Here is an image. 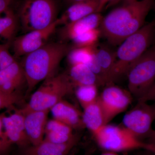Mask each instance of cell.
<instances>
[{"instance_id": "6da1fadb", "label": "cell", "mask_w": 155, "mask_h": 155, "mask_svg": "<svg viewBox=\"0 0 155 155\" xmlns=\"http://www.w3.org/2000/svg\"><path fill=\"white\" fill-rule=\"evenodd\" d=\"M153 0L125 2L103 17L100 25L101 34L114 45L123 41L144 25Z\"/></svg>"}, {"instance_id": "7a4b0ae2", "label": "cell", "mask_w": 155, "mask_h": 155, "mask_svg": "<svg viewBox=\"0 0 155 155\" xmlns=\"http://www.w3.org/2000/svg\"><path fill=\"white\" fill-rule=\"evenodd\" d=\"M70 50L69 46L62 42H48L24 57L21 64L27 87V94L40 82L55 74L62 59Z\"/></svg>"}, {"instance_id": "3957f363", "label": "cell", "mask_w": 155, "mask_h": 155, "mask_svg": "<svg viewBox=\"0 0 155 155\" xmlns=\"http://www.w3.org/2000/svg\"><path fill=\"white\" fill-rule=\"evenodd\" d=\"M155 23L146 24L138 31L125 39L116 52L113 81L126 75L129 68L147 51L153 38Z\"/></svg>"}, {"instance_id": "277c9868", "label": "cell", "mask_w": 155, "mask_h": 155, "mask_svg": "<svg viewBox=\"0 0 155 155\" xmlns=\"http://www.w3.org/2000/svg\"><path fill=\"white\" fill-rule=\"evenodd\" d=\"M75 88L67 72L54 74L44 81L31 95L27 104L20 109L23 114L32 111H50Z\"/></svg>"}, {"instance_id": "5b68a950", "label": "cell", "mask_w": 155, "mask_h": 155, "mask_svg": "<svg viewBox=\"0 0 155 155\" xmlns=\"http://www.w3.org/2000/svg\"><path fill=\"white\" fill-rule=\"evenodd\" d=\"M104 151L119 153L135 150L155 152V146L142 140L123 126L107 124L93 135Z\"/></svg>"}, {"instance_id": "8992f818", "label": "cell", "mask_w": 155, "mask_h": 155, "mask_svg": "<svg viewBox=\"0 0 155 155\" xmlns=\"http://www.w3.org/2000/svg\"><path fill=\"white\" fill-rule=\"evenodd\" d=\"M57 14L54 0H24L18 17L25 33L47 28L58 19Z\"/></svg>"}, {"instance_id": "52a82bcc", "label": "cell", "mask_w": 155, "mask_h": 155, "mask_svg": "<svg viewBox=\"0 0 155 155\" xmlns=\"http://www.w3.org/2000/svg\"><path fill=\"white\" fill-rule=\"evenodd\" d=\"M126 75L128 91L137 101L148 92L155 82V48L147 50L129 68Z\"/></svg>"}, {"instance_id": "ba28073f", "label": "cell", "mask_w": 155, "mask_h": 155, "mask_svg": "<svg viewBox=\"0 0 155 155\" xmlns=\"http://www.w3.org/2000/svg\"><path fill=\"white\" fill-rule=\"evenodd\" d=\"M155 120V110L153 105L137 101V104L124 115L122 126L143 140L144 138L147 139L152 132V124Z\"/></svg>"}, {"instance_id": "9c48e42d", "label": "cell", "mask_w": 155, "mask_h": 155, "mask_svg": "<svg viewBox=\"0 0 155 155\" xmlns=\"http://www.w3.org/2000/svg\"><path fill=\"white\" fill-rule=\"evenodd\" d=\"M132 97L128 90L113 83L106 86L98 98L106 124L127 110L131 104Z\"/></svg>"}, {"instance_id": "30bf717a", "label": "cell", "mask_w": 155, "mask_h": 155, "mask_svg": "<svg viewBox=\"0 0 155 155\" xmlns=\"http://www.w3.org/2000/svg\"><path fill=\"white\" fill-rule=\"evenodd\" d=\"M59 25L60 22L58 18L47 28L31 31L14 38L12 42L14 57L16 59L25 57L44 46Z\"/></svg>"}, {"instance_id": "8fae6325", "label": "cell", "mask_w": 155, "mask_h": 155, "mask_svg": "<svg viewBox=\"0 0 155 155\" xmlns=\"http://www.w3.org/2000/svg\"><path fill=\"white\" fill-rule=\"evenodd\" d=\"M4 130L11 144L24 149L31 145L26 134L24 122V115L20 110L13 113L2 114Z\"/></svg>"}, {"instance_id": "7c38bea8", "label": "cell", "mask_w": 155, "mask_h": 155, "mask_svg": "<svg viewBox=\"0 0 155 155\" xmlns=\"http://www.w3.org/2000/svg\"><path fill=\"white\" fill-rule=\"evenodd\" d=\"M50 111H32L23 114L26 134L31 145L41 142L45 138Z\"/></svg>"}, {"instance_id": "4fadbf2b", "label": "cell", "mask_w": 155, "mask_h": 155, "mask_svg": "<svg viewBox=\"0 0 155 155\" xmlns=\"http://www.w3.org/2000/svg\"><path fill=\"white\" fill-rule=\"evenodd\" d=\"M79 137L75 134L70 141L56 143L44 139L38 144L23 149L22 155H68L78 143Z\"/></svg>"}, {"instance_id": "5bb4252c", "label": "cell", "mask_w": 155, "mask_h": 155, "mask_svg": "<svg viewBox=\"0 0 155 155\" xmlns=\"http://www.w3.org/2000/svg\"><path fill=\"white\" fill-rule=\"evenodd\" d=\"M50 111L53 119L61 121L72 129L84 127L82 121V113L67 101L63 99L60 101L51 108Z\"/></svg>"}, {"instance_id": "9a60e30c", "label": "cell", "mask_w": 155, "mask_h": 155, "mask_svg": "<svg viewBox=\"0 0 155 155\" xmlns=\"http://www.w3.org/2000/svg\"><path fill=\"white\" fill-rule=\"evenodd\" d=\"M24 81H25L23 67L17 61L0 71V90L7 93H16Z\"/></svg>"}, {"instance_id": "2e32d148", "label": "cell", "mask_w": 155, "mask_h": 155, "mask_svg": "<svg viewBox=\"0 0 155 155\" xmlns=\"http://www.w3.org/2000/svg\"><path fill=\"white\" fill-rule=\"evenodd\" d=\"M103 17L101 13H94L75 22L64 25L61 35L64 39L72 40L75 36L88 31L97 28Z\"/></svg>"}, {"instance_id": "e0dca14e", "label": "cell", "mask_w": 155, "mask_h": 155, "mask_svg": "<svg viewBox=\"0 0 155 155\" xmlns=\"http://www.w3.org/2000/svg\"><path fill=\"white\" fill-rule=\"evenodd\" d=\"M99 0H86L69 5L59 19L60 25H67L94 13H97Z\"/></svg>"}, {"instance_id": "ac0fdd59", "label": "cell", "mask_w": 155, "mask_h": 155, "mask_svg": "<svg viewBox=\"0 0 155 155\" xmlns=\"http://www.w3.org/2000/svg\"><path fill=\"white\" fill-rule=\"evenodd\" d=\"M82 121L84 127L87 128L92 135L107 125L98 100L96 102L83 109Z\"/></svg>"}, {"instance_id": "d6986e66", "label": "cell", "mask_w": 155, "mask_h": 155, "mask_svg": "<svg viewBox=\"0 0 155 155\" xmlns=\"http://www.w3.org/2000/svg\"><path fill=\"white\" fill-rule=\"evenodd\" d=\"M67 74L75 88L81 85H99L97 76L86 64H76L70 66Z\"/></svg>"}, {"instance_id": "ffe728a7", "label": "cell", "mask_w": 155, "mask_h": 155, "mask_svg": "<svg viewBox=\"0 0 155 155\" xmlns=\"http://www.w3.org/2000/svg\"><path fill=\"white\" fill-rule=\"evenodd\" d=\"M94 51L107 85L114 82L113 73L116 63V52L111 51L107 48L94 47Z\"/></svg>"}, {"instance_id": "44dd1931", "label": "cell", "mask_w": 155, "mask_h": 155, "mask_svg": "<svg viewBox=\"0 0 155 155\" xmlns=\"http://www.w3.org/2000/svg\"><path fill=\"white\" fill-rule=\"evenodd\" d=\"M5 14L3 17L0 16V37L10 42L15 38L19 24V19L11 9Z\"/></svg>"}, {"instance_id": "7402d4cb", "label": "cell", "mask_w": 155, "mask_h": 155, "mask_svg": "<svg viewBox=\"0 0 155 155\" xmlns=\"http://www.w3.org/2000/svg\"><path fill=\"white\" fill-rule=\"evenodd\" d=\"M75 88V96L83 109L97 101L99 95L97 85H81Z\"/></svg>"}, {"instance_id": "603a6c76", "label": "cell", "mask_w": 155, "mask_h": 155, "mask_svg": "<svg viewBox=\"0 0 155 155\" xmlns=\"http://www.w3.org/2000/svg\"><path fill=\"white\" fill-rule=\"evenodd\" d=\"M94 47H75L70 50L67 58L70 65L87 64L91 58Z\"/></svg>"}, {"instance_id": "cb8c5ba5", "label": "cell", "mask_w": 155, "mask_h": 155, "mask_svg": "<svg viewBox=\"0 0 155 155\" xmlns=\"http://www.w3.org/2000/svg\"><path fill=\"white\" fill-rule=\"evenodd\" d=\"M101 34L100 29L96 28L78 35L71 40L75 45V47H94Z\"/></svg>"}, {"instance_id": "d4e9b609", "label": "cell", "mask_w": 155, "mask_h": 155, "mask_svg": "<svg viewBox=\"0 0 155 155\" xmlns=\"http://www.w3.org/2000/svg\"><path fill=\"white\" fill-rule=\"evenodd\" d=\"M73 129L61 121L53 119L48 120L45 132H52L56 134L72 137L74 135Z\"/></svg>"}, {"instance_id": "484cf974", "label": "cell", "mask_w": 155, "mask_h": 155, "mask_svg": "<svg viewBox=\"0 0 155 155\" xmlns=\"http://www.w3.org/2000/svg\"><path fill=\"white\" fill-rule=\"evenodd\" d=\"M8 42L0 45V71L9 67L17 61L14 56L10 54Z\"/></svg>"}, {"instance_id": "4316f807", "label": "cell", "mask_w": 155, "mask_h": 155, "mask_svg": "<svg viewBox=\"0 0 155 155\" xmlns=\"http://www.w3.org/2000/svg\"><path fill=\"white\" fill-rule=\"evenodd\" d=\"M20 100V97L17 93L8 94L0 90V110L13 107Z\"/></svg>"}, {"instance_id": "83f0119b", "label": "cell", "mask_w": 155, "mask_h": 155, "mask_svg": "<svg viewBox=\"0 0 155 155\" xmlns=\"http://www.w3.org/2000/svg\"><path fill=\"white\" fill-rule=\"evenodd\" d=\"M12 145L6 136L2 119V115H0V155L5 153Z\"/></svg>"}, {"instance_id": "f1b7e54d", "label": "cell", "mask_w": 155, "mask_h": 155, "mask_svg": "<svg viewBox=\"0 0 155 155\" xmlns=\"http://www.w3.org/2000/svg\"><path fill=\"white\" fill-rule=\"evenodd\" d=\"M121 0H99V6L97 13H101L104 9L113 5Z\"/></svg>"}, {"instance_id": "f546056e", "label": "cell", "mask_w": 155, "mask_h": 155, "mask_svg": "<svg viewBox=\"0 0 155 155\" xmlns=\"http://www.w3.org/2000/svg\"><path fill=\"white\" fill-rule=\"evenodd\" d=\"M155 100V82L153 86L150 90L148 92L144 97L139 100L137 101L145 102H148L150 101H154Z\"/></svg>"}, {"instance_id": "4dcf8cb0", "label": "cell", "mask_w": 155, "mask_h": 155, "mask_svg": "<svg viewBox=\"0 0 155 155\" xmlns=\"http://www.w3.org/2000/svg\"><path fill=\"white\" fill-rule=\"evenodd\" d=\"M14 0H0V16L10 9V7Z\"/></svg>"}, {"instance_id": "1f68e13d", "label": "cell", "mask_w": 155, "mask_h": 155, "mask_svg": "<svg viewBox=\"0 0 155 155\" xmlns=\"http://www.w3.org/2000/svg\"><path fill=\"white\" fill-rule=\"evenodd\" d=\"M147 142L155 146V129L153 130L149 138L147 139Z\"/></svg>"}, {"instance_id": "d6a6232c", "label": "cell", "mask_w": 155, "mask_h": 155, "mask_svg": "<svg viewBox=\"0 0 155 155\" xmlns=\"http://www.w3.org/2000/svg\"><path fill=\"white\" fill-rule=\"evenodd\" d=\"M136 155H155V152L147 150H142L141 151L137 153Z\"/></svg>"}, {"instance_id": "836d02e7", "label": "cell", "mask_w": 155, "mask_h": 155, "mask_svg": "<svg viewBox=\"0 0 155 155\" xmlns=\"http://www.w3.org/2000/svg\"><path fill=\"white\" fill-rule=\"evenodd\" d=\"M100 155H119L118 153L114 152L108 151H104L103 153H102Z\"/></svg>"}, {"instance_id": "e575fe53", "label": "cell", "mask_w": 155, "mask_h": 155, "mask_svg": "<svg viewBox=\"0 0 155 155\" xmlns=\"http://www.w3.org/2000/svg\"><path fill=\"white\" fill-rule=\"evenodd\" d=\"M86 1V0H66L68 4L71 5L74 3L79 2H83V1Z\"/></svg>"}, {"instance_id": "d590c367", "label": "cell", "mask_w": 155, "mask_h": 155, "mask_svg": "<svg viewBox=\"0 0 155 155\" xmlns=\"http://www.w3.org/2000/svg\"><path fill=\"white\" fill-rule=\"evenodd\" d=\"M124 2H133V1H145V0H124Z\"/></svg>"}, {"instance_id": "8d00e7d4", "label": "cell", "mask_w": 155, "mask_h": 155, "mask_svg": "<svg viewBox=\"0 0 155 155\" xmlns=\"http://www.w3.org/2000/svg\"><path fill=\"white\" fill-rule=\"evenodd\" d=\"M154 101V104H153V107H154V109H155V100Z\"/></svg>"}, {"instance_id": "74e56055", "label": "cell", "mask_w": 155, "mask_h": 155, "mask_svg": "<svg viewBox=\"0 0 155 155\" xmlns=\"http://www.w3.org/2000/svg\"></svg>"}, {"instance_id": "f35d334b", "label": "cell", "mask_w": 155, "mask_h": 155, "mask_svg": "<svg viewBox=\"0 0 155 155\" xmlns=\"http://www.w3.org/2000/svg\"></svg>"}]
</instances>
